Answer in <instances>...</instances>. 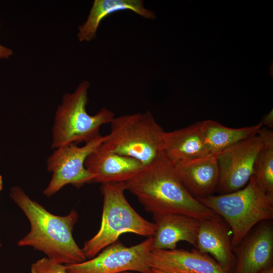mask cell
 I'll use <instances>...</instances> for the list:
<instances>
[{
    "label": "cell",
    "mask_w": 273,
    "mask_h": 273,
    "mask_svg": "<svg viewBox=\"0 0 273 273\" xmlns=\"http://www.w3.org/2000/svg\"><path fill=\"white\" fill-rule=\"evenodd\" d=\"M124 188L153 215L181 214L200 220L217 215L187 190L164 152L124 183Z\"/></svg>",
    "instance_id": "cell-1"
},
{
    "label": "cell",
    "mask_w": 273,
    "mask_h": 273,
    "mask_svg": "<svg viewBox=\"0 0 273 273\" xmlns=\"http://www.w3.org/2000/svg\"><path fill=\"white\" fill-rule=\"evenodd\" d=\"M262 126L271 128L273 127V111L271 110L267 114L264 115L259 122ZM266 127V128H267Z\"/></svg>",
    "instance_id": "cell-21"
},
{
    "label": "cell",
    "mask_w": 273,
    "mask_h": 273,
    "mask_svg": "<svg viewBox=\"0 0 273 273\" xmlns=\"http://www.w3.org/2000/svg\"><path fill=\"white\" fill-rule=\"evenodd\" d=\"M202 134L211 154H217L226 148L256 135L263 126L260 123L241 128L226 127L218 122L206 120L200 122Z\"/></svg>",
    "instance_id": "cell-18"
},
{
    "label": "cell",
    "mask_w": 273,
    "mask_h": 273,
    "mask_svg": "<svg viewBox=\"0 0 273 273\" xmlns=\"http://www.w3.org/2000/svg\"><path fill=\"white\" fill-rule=\"evenodd\" d=\"M148 273H166V272H164L163 271H162L158 269L151 268L150 270Z\"/></svg>",
    "instance_id": "cell-24"
},
{
    "label": "cell",
    "mask_w": 273,
    "mask_h": 273,
    "mask_svg": "<svg viewBox=\"0 0 273 273\" xmlns=\"http://www.w3.org/2000/svg\"><path fill=\"white\" fill-rule=\"evenodd\" d=\"M10 197L26 216L29 232L18 242L19 246H30L57 262L69 265L86 259L74 240L72 231L78 215L73 210L67 215H54L32 200L19 187L11 189Z\"/></svg>",
    "instance_id": "cell-2"
},
{
    "label": "cell",
    "mask_w": 273,
    "mask_h": 273,
    "mask_svg": "<svg viewBox=\"0 0 273 273\" xmlns=\"http://www.w3.org/2000/svg\"><path fill=\"white\" fill-rule=\"evenodd\" d=\"M31 273H68L66 265L43 257L32 264Z\"/></svg>",
    "instance_id": "cell-20"
},
{
    "label": "cell",
    "mask_w": 273,
    "mask_h": 273,
    "mask_svg": "<svg viewBox=\"0 0 273 273\" xmlns=\"http://www.w3.org/2000/svg\"><path fill=\"white\" fill-rule=\"evenodd\" d=\"M163 149L172 162L191 161L212 155L203 139L200 122L172 131H165Z\"/></svg>",
    "instance_id": "cell-16"
},
{
    "label": "cell",
    "mask_w": 273,
    "mask_h": 273,
    "mask_svg": "<svg viewBox=\"0 0 273 273\" xmlns=\"http://www.w3.org/2000/svg\"><path fill=\"white\" fill-rule=\"evenodd\" d=\"M13 54V51L5 46L0 44V59H8Z\"/></svg>",
    "instance_id": "cell-22"
},
{
    "label": "cell",
    "mask_w": 273,
    "mask_h": 273,
    "mask_svg": "<svg viewBox=\"0 0 273 273\" xmlns=\"http://www.w3.org/2000/svg\"><path fill=\"white\" fill-rule=\"evenodd\" d=\"M99 146L88 155L84 162L86 169L94 176V183H125L144 166L134 158L105 151Z\"/></svg>",
    "instance_id": "cell-13"
},
{
    "label": "cell",
    "mask_w": 273,
    "mask_h": 273,
    "mask_svg": "<svg viewBox=\"0 0 273 273\" xmlns=\"http://www.w3.org/2000/svg\"><path fill=\"white\" fill-rule=\"evenodd\" d=\"M153 215L156 230L152 236V250H170L185 241L196 249L197 237L200 220L176 213Z\"/></svg>",
    "instance_id": "cell-14"
},
{
    "label": "cell",
    "mask_w": 273,
    "mask_h": 273,
    "mask_svg": "<svg viewBox=\"0 0 273 273\" xmlns=\"http://www.w3.org/2000/svg\"><path fill=\"white\" fill-rule=\"evenodd\" d=\"M120 273H137V272H134V271H127L122 272H120Z\"/></svg>",
    "instance_id": "cell-26"
},
{
    "label": "cell",
    "mask_w": 273,
    "mask_h": 273,
    "mask_svg": "<svg viewBox=\"0 0 273 273\" xmlns=\"http://www.w3.org/2000/svg\"><path fill=\"white\" fill-rule=\"evenodd\" d=\"M197 199L228 224L233 248L257 224L273 219V195L265 192L252 176L239 190Z\"/></svg>",
    "instance_id": "cell-3"
},
{
    "label": "cell",
    "mask_w": 273,
    "mask_h": 273,
    "mask_svg": "<svg viewBox=\"0 0 273 273\" xmlns=\"http://www.w3.org/2000/svg\"><path fill=\"white\" fill-rule=\"evenodd\" d=\"M233 251L236 261L231 273H260L272 267V220L255 225Z\"/></svg>",
    "instance_id": "cell-10"
},
{
    "label": "cell",
    "mask_w": 273,
    "mask_h": 273,
    "mask_svg": "<svg viewBox=\"0 0 273 273\" xmlns=\"http://www.w3.org/2000/svg\"><path fill=\"white\" fill-rule=\"evenodd\" d=\"M260 273H273V266L266 268Z\"/></svg>",
    "instance_id": "cell-23"
},
{
    "label": "cell",
    "mask_w": 273,
    "mask_h": 273,
    "mask_svg": "<svg viewBox=\"0 0 273 273\" xmlns=\"http://www.w3.org/2000/svg\"><path fill=\"white\" fill-rule=\"evenodd\" d=\"M149 264L166 273H229L209 254L195 248L152 250Z\"/></svg>",
    "instance_id": "cell-11"
},
{
    "label": "cell",
    "mask_w": 273,
    "mask_h": 273,
    "mask_svg": "<svg viewBox=\"0 0 273 273\" xmlns=\"http://www.w3.org/2000/svg\"><path fill=\"white\" fill-rule=\"evenodd\" d=\"M172 163L181 183L195 198L213 195L217 190L219 176L217 154Z\"/></svg>",
    "instance_id": "cell-15"
},
{
    "label": "cell",
    "mask_w": 273,
    "mask_h": 273,
    "mask_svg": "<svg viewBox=\"0 0 273 273\" xmlns=\"http://www.w3.org/2000/svg\"><path fill=\"white\" fill-rule=\"evenodd\" d=\"M259 132L263 146L256 158L252 176L265 192L273 195V132L262 127Z\"/></svg>",
    "instance_id": "cell-19"
},
{
    "label": "cell",
    "mask_w": 273,
    "mask_h": 273,
    "mask_svg": "<svg viewBox=\"0 0 273 273\" xmlns=\"http://www.w3.org/2000/svg\"><path fill=\"white\" fill-rule=\"evenodd\" d=\"M263 146V140L258 132L217 154L219 176L216 190L219 194L235 192L246 185Z\"/></svg>",
    "instance_id": "cell-9"
},
{
    "label": "cell",
    "mask_w": 273,
    "mask_h": 273,
    "mask_svg": "<svg viewBox=\"0 0 273 273\" xmlns=\"http://www.w3.org/2000/svg\"><path fill=\"white\" fill-rule=\"evenodd\" d=\"M152 244V237L130 247L117 240L92 258L66 265L67 270L68 273H148L151 269L149 256Z\"/></svg>",
    "instance_id": "cell-7"
},
{
    "label": "cell",
    "mask_w": 273,
    "mask_h": 273,
    "mask_svg": "<svg viewBox=\"0 0 273 273\" xmlns=\"http://www.w3.org/2000/svg\"><path fill=\"white\" fill-rule=\"evenodd\" d=\"M100 148L134 158L144 166L164 152L165 131L150 111L114 117Z\"/></svg>",
    "instance_id": "cell-4"
},
{
    "label": "cell",
    "mask_w": 273,
    "mask_h": 273,
    "mask_svg": "<svg viewBox=\"0 0 273 273\" xmlns=\"http://www.w3.org/2000/svg\"><path fill=\"white\" fill-rule=\"evenodd\" d=\"M88 81L81 82L72 93H66L56 111L53 126L52 149L74 143H85L100 134V127L115 117L111 110L101 108L96 114L87 113Z\"/></svg>",
    "instance_id": "cell-6"
},
{
    "label": "cell",
    "mask_w": 273,
    "mask_h": 273,
    "mask_svg": "<svg viewBox=\"0 0 273 273\" xmlns=\"http://www.w3.org/2000/svg\"><path fill=\"white\" fill-rule=\"evenodd\" d=\"M1 243H0V247H1Z\"/></svg>",
    "instance_id": "cell-27"
},
{
    "label": "cell",
    "mask_w": 273,
    "mask_h": 273,
    "mask_svg": "<svg viewBox=\"0 0 273 273\" xmlns=\"http://www.w3.org/2000/svg\"><path fill=\"white\" fill-rule=\"evenodd\" d=\"M104 138L105 136L100 134L83 146L71 143L56 149L47 160V169L53 173V175L43 194L50 197L66 185L80 188L85 184L93 183L94 176L86 169L84 162Z\"/></svg>",
    "instance_id": "cell-8"
},
{
    "label": "cell",
    "mask_w": 273,
    "mask_h": 273,
    "mask_svg": "<svg viewBox=\"0 0 273 273\" xmlns=\"http://www.w3.org/2000/svg\"><path fill=\"white\" fill-rule=\"evenodd\" d=\"M0 27H1V23H0Z\"/></svg>",
    "instance_id": "cell-28"
},
{
    "label": "cell",
    "mask_w": 273,
    "mask_h": 273,
    "mask_svg": "<svg viewBox=\"0 0 273 273\" xmlns=\"http://www.w3.org/2000/svg\"><path fill=\"white\" fill-rule=\"evenodd\" d=\"M3 188V178L1 175H0V191Z\"/></svg>",
    "instance_id": "cell-25"
},
{
    "label": "cell",
    "mask_w": 273,
    "mask_h": 273,
    "mask_svg": "<svg viewBox=\"0 0 273 273\" xmlns=\"http://www.w3.org/2000/svg\"><path fill=\"white\" fill-rule=\"evenodd\" d=\"M124 183L103 184V205L100 228L82 249L86 258L97 255L126 233L152 237L156 230L154 222L148 221L131 207L124 195Z\"/></svg>",
    "instance_id": "cell-5"
},
{
    "label": "cell",
    "mask_w": 273,
    "mask_h": 273,
    "mask_svg": "<svg viewBox=\"0 0 273 273\" xmlns=\"http://www.w3.org/2000/svg\"><path fill=\"white\" fill-rule=\"evenodd\" d=\"M130 10L143 18L154 20V12L145 8L143 0H95L86 21L78 27L79 41H90L95 39L101 22L115 12Z\"/></svg>",
    "instance_id": "cell-17"
},
{
    "label": "cell",
    "mask_w": 273,
    "mask_h": 273,
    "mask_svg": "<svg viewBox=\"0 0 273 273\" xmlns=\"http://www.w3.org/2000/svg\"><path fill=\"white\" fill-rule=\"evenodd\" d=\"M232 238L229 226L217 215L211 219L200 221L196 249L210 254L227 272L231 273L236 261Z\"/></svg>",
    "instance_id": "cell-12"
}]
</instances>
